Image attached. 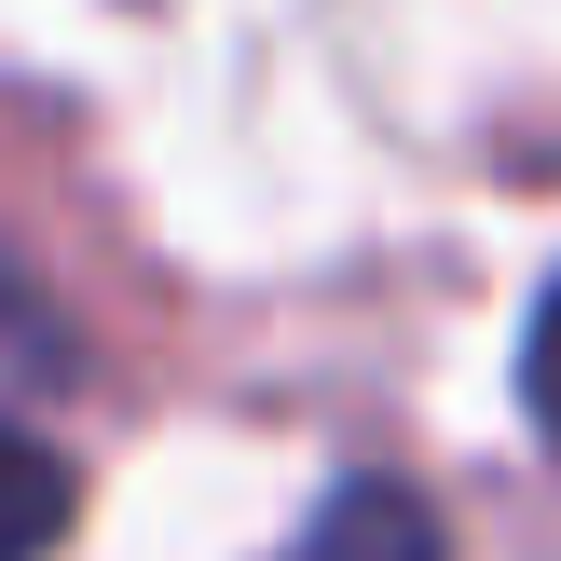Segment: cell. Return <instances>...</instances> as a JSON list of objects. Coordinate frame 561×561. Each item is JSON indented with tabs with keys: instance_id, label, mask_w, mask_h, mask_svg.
I'll list each match as a JSON object with an SVG mask.
<instances>
[{
	"instance_id": "1",
	"label": "cell",
	"mask_w": 561,
	"mask_h": 561,
	"mask_svg": "<svg viewBox=\"0 0 561 561\" xmlns=\"http://www.w3.org/2000/svg\"><path fill=\"white\" fill-rule=\"evenodd\" d=\"M288 561H438V507L411 480H343Z\"/></svg>"
},
{
	"instance_id": "2",
	"label": "cell",
	"mask_w": 561,
	"mask_h": 561,
	"mask_svg": "<svg viewBox=\"0 0 561 561\" xmlns=\"http://www.w3.org/2000/svg\"><path fill=\"white\" fill-rule=\"evenodd\" d=\"M55 535H69V466L27 425H0V561H55Z\"/></svg>"
},
{
	"instance_id": "3",
	"label": "cell",
	"mask_w": 561,
	"mask_h": 561,
	"mask_svg": "<svg viewBox=\"0 0 561 561\" xmlns=\"http://www.w3.org/2000/svg\"><path fill=\"white\" fill-rule=\"evenodd\" d=\"M520 383H535V425H548V453H561V288L535 301V343H520Z\"/></svg>"
}]
</instances>
